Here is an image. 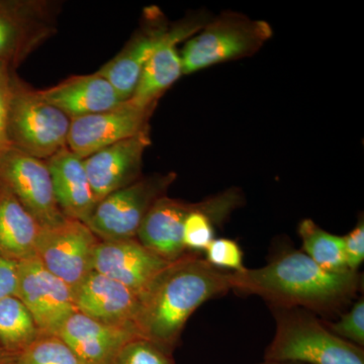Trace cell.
I'll use <instances>...</instances> for the list:
<instances>
[{
  "label": "cell",
  "instance_id": "cell-30",
  "mask_svg": "<svg viewBox=\"0 0 364 364\" xmlns=\"http://www.w3.org/2000/svg\"><path fill=\"white\" fill-rule=\"evenodd\" d=\"M344 255L347 268L350 272H358L364 260V222L363 217L358 225L343 237Z\"/></svg>",
  "mask_w": 364,
  "mask_h": 364
},
{
  "label": "cell",
  "instance_id": "cell-9",
  "mask_svg": "<svg viewBox=\"0 0 364 364\" xmlns=\"http://www.w3.org/2000/svg\"><path fill=\"white\" fill-rule=\"evenodd\" d=\"M98 242L85 224L66 219L58 226L41 229L36 257L74 289L92 272Z\"/></svg>",
  "mask_w": 364,
  "mask_h": 364
},
{
  "label": "cell",
  "instance_id": "cell-17",
  "mask_svg": "<svg viewBox=\"0 0 364 364\" xmlns=\"http://www.w3.org/2000/svg\"><path fill=\"white\" fill-rule=\"evenodd\" d=\"M51 174L57 205L67 219L86 224L97 202L93 196L82 158L68 147L46 160Z\"/></svg>",
  "mask_w": 364,
  "mask_h": 364
},
{
  "label": "cell",
  "instance_id": "cell-1",
  "mask_svg": "<svg viewBox=\"0 0 364 364\" xmlns=\"http://www.w3.org/2000/svg\"><path fill=\"white\" fill-rule=\"evenodd\" d=\"M230 287L237 294H255L269 306L301 308L316 315L338 313L360 291L363 274L322 269L306 253L284 247L265 267L229 272Z\"/></svg>",
  "mask_w": 364,
  "mask_h": 364
},
{
  "label": "cell",
  "instance_id": "cell-5",
  "mask_svg": "<svg viewBox=\"0 0 364 364\" xmlns=\"http://www.w3.org/2000/svg\"><path fill=\"white\" fill-rule=\"evenodd\" d=\"M70 126V117L11 76L7 129L11 148L46 161L67 148Z\"/></svg>",
  "mask_w": 364,
  "mask_h": 364
},
{
  "label": "cell",
  "instance_id": "cell-15",
  "mask_svg": "<svg viewBox=\"0 0 364 364\" xmlns=\"http://www.w3.org/2000/svg\"><path fill=\"white\" fill-rule=\"evenodd\" d=\"M73 293L77 312L105 325L136 333L140 299L124 284L92 270Z\"/></svg>",
  "mask_w": 364,
  "mask_h": 364
},
{
  "label": "cell",
  "instance_id": "cell-2",
  "mask_svg": "<svg viewBox=\"0 0 364 364\" xmlns=\"http://www.w3.org/2000/svg\"><path fill=\"white\" fill-rule=\"evenodd\" d=\"M231 291L229 272L188 253L163 269L139 298L136 333L173 353L184 326L203 303Z\"/></svg>",
  "mask_w": 364,
  "mask_h": 364
},
{
  "label": "cell",
  "instance_id": "cell-6",
  "mask_svg": "<svg viewBox=\"0 0 364 364\" xmlns=\"http://www.w3.org/2000/svg\"><path fill=\"white\" fill-rule=\"evenodd\" d=\"M272 37V26L265 21L251 20L241 14H222L184 45L181 52L183 74L252 56Z\"/></svg>",
  "mask_w": 364,
  "mask_h": 364
},
{
  "label": "cell",
  "instance_id": "cell-13",
  "mask_svg": "<svg viewBox=\"0 0 364 364\" xmlns=\"http://www.w3.org/2000/svg\"><path fill=\"white\" fill-rule=\"evenodd\" d=\"M171 262L162 259L136 238L98 242L93 270L130 289L140 298Z\"/></svg>",
  "mask_w": 364,
  "mask_h": 364
},
{
  "label": "cell",
  "instance_id": "cell-11",
  "mask_svg": "<svg viewBox=\"0 0 364 364\" xmlns=\"http://www.w3.org/2000/svg\"><path fill=\"white\" fill-rule=\"evenodd\" d=\"M0 181L41 227H56L67 219L57 205L51 174L45 160L11 148L0 160Z\"/></svg>",
  "mask_w": 364,
  "mask_h": 364
},
{
  "label": "cell",
  "instance_id": "cell-10",
  "mask_svg": "<svg viewBox=\"0 0 364 364\" xmlns=\"http://www.w3.org/2000/svg\"><path fill=\"white\" fill-rule=\"evenodd\" d=\"M14 296L32 314L42 335H57L76 312L73 289L50 272L37 257L18 262Z\"/></svg>",
  "mask_w": 364,
  "mask_h": 364
},
{
  "label": "cell",
  "instance_id": "cell-25",
  "mask_svg": "<svg viewBox=\"0 0 364 364\" xmlns=\"http://www.w3.org/2000/svg\"><path fill=\"white\" fill-rule=\"evenodd\" d=\"M6 364H82L71 349L56 335H41L18 353L11 354Z\"/></svg>",
  "mask_w": 364,
  "mask_h": 364
},
{
  "label": "cell",
  "instance_id": "cell-14",
  "mask_svg": "<svg viewBox=\"0 0 364 364\" xmlns=\"http://www.w3.org/2000/svg\"><path fill=\"white\" fill-rule=\"evenodd\" d=\"M150 144V129H147L83 159L97 203L141 178L144 153Z\"/></svg>",
  "mask_w": 364,
  "mask_h": 364
},
{
  "label": "cell",
  "instance_id": "cell-20",
  "mask_svg": "<svg viewBox=\"0 0 364 364\" xmlns=\"http://www.w3.org/2000/svg\"><path fill=\"white\" fill-rule=\"evenodd\" d=\"M41 229L39 223L0 181V256L16 262L36 257Z\"/></svg>",
  "mask_w": 364,
  "mask_h": 364
},
{
  "label": "cell",
  "instance_id": "cell-18",
  "mask_svg": "<svg viewBox=\"0 0 364 364\" xmlns=\"http://www.w3.org/2000/svg\"><path fill=\"white\" fill-rule=\"evenodd\" d=\"M193 203L164 196L144 218L136 238L146 248L174 262L188 254L183 244V224Z\"/></svg>",
  "mask_w": 364,
  "mask_h": 364
},
{
  "label": "cell",
  "instance_id": "cell-33",
  "mask_svg": "<svg viewBox=\"0 0 364 364\" xmlns=\"http://www.w3.org/2000/svg\"><path fill=\"white\" fill-rule=\"evenodd\" d=\"M9 354L0 347V364H6Z\"/></svg>",
  "mask_w": 364,
  "mask_h": 364
},
{
  "label": "cell",
  "instance_id": "cell-23",
  "mask_svg": "<svg viewBox=\"0 0 364 364\" xmlns=\"http://www.w3.org/2000/svg\"><path fill=\"white\" fill-rule=\"evenodd\" d=\"M41 332L32 314L16 296L0 301V347L9 355L35 342Z\"/></svg>",
  "mask_w": 364,
  "mask_h": 364
},
{
  "label": "cell",
  "instance_id": "cell-12",
  "mask_svg": "<svg viewBox=\"0 0 364 364\" xmlns=\"http://www.w3.org/2000/svg\"><path fill=\"white\" fill-rule=\"evenodd\" d=\"M156 107H136L128 100L111 111L72 119L67 147L85 159L149 129L150 117Z\"/></svg>",
  "mask_w": 364,
  "mask_h": 364
},
{
  "label": "cell",
  "instance_id": "cell-4",
  "mask_svg": "<svg viewBox=\"0 0 364 364\" xmlns=\"http://www.w3.org/2000/svg\"><path fill=\"white\" fill-rule=\"evenodd\" d=\"M207 13H196L169 26L156 6L144 11L142 25L121 52L105 64L97 73L107 79L123 102H128L135 91L144 67L159 48L168 42L189 39L210 21Z\"/></svg>",
  "mask_w": 364,
  "mask_h": 364
},
{
  "label": "cell",
  "instance_id": "cell-8",
  "mask_svg": "<svg viewBox=\"0 0 364 364\" xmlns=\"http://www.w3.org/2000/svg\"><path fill=\"white\" fill-rule=\"evenodd\" d=\"M59 4L0 0V61L18 65L57 32Z\"/></svg>",
  "mask_w": 364,
  "mask_h": 364
},
{
  "label": "cell",
  "instance_id": "cell-29",
  "mask_svg": "<svg viewBox=\"0 0 364 364\" xmlns=\"http://www.w3.org/2000/svg\"><path fill=\"white\" fill-rule=\"evenodd\" d=\"M11 67L0 61V160L11 146L9 140V114L11 95Z\"/></svg>",
  "mask_w": 364,
  "mask_h": 364
},
{
  "label": "cell",
  "instance_id": "cell-27",
  "mask_svg": "<svg viewBox=\"0 0 364 364\" xmlns=\"http://www.w3.org/2000/svg\"><path fill=\"white\" fill-rule=\"evenodd\" d=\"M327 329L340 338L363 347L364 345V299L363 296L353 304L348 313L343 314L338 322L323 321Z\"/></svg>",
  "mask_w": 364,
  "mask_h": 364
},
{
  "label": "cell",
  "instance_id": "cell-26",
  "mask_svg": "<svg viewBox=\"0 0 364 364\" xmlns=\"http://www.w3.org/2000/svg\"><path fill=\"white\" fill-rule=\"evenodd\" d=\"M109 364H176L172 353L148 341L136 338L127 343Z\"/></svg>",
  "mask_w": 364,
  "mask_h": 364
},
{
  "label": "cell",
  "instance_id": "cell-24",
  "mask_svg": "<svg viewBox=\"0 0 364 364\" xmlns=\"http://www.w3.org/2000/svg\"><path fill=\"white\" fill-rule=\"evenodd\" d=\"M298 231L303 243L301 251L322 269L332 273L350 272L345 261L343 237L328 233L310 219L299 223Z\"/></svg>",
  "mask_w": 364,
  "mask_h": 364
},
{
  "label": "cell",
  "instance_id": "cell-21",
  "mask_svg": "<svg viewBox=\"0 0 364 364\" xmlns=\"http://www.w3.org/2000/svg\"><path fill=\"white\" fill-rule=\"evenodd\" d=\"M242 202L241 191L231 188L193 203L183 224V244L188 253L205 252L215 239V227L222 225Z\"/></svg>",
  "mask_w": 364,
  "mask_h": 364
},
{
  "label": "cell",
  "instance_id": "cell-31",
  "mask_svg": "<svg viewBox=\"0 0 364 364\" xmlns=\"http://www.w3.org/2000/svg\"><path fill=\"white\" fill-rule=\"evenodd\" d=\"M18 282V262L0 256V301L14 296Z\"/></svg>",
  "mask_w": 364,
  "mask_h": 364
},
{
  "label": "cell",
  "instance_id": "cell-7",
  "mask_svg": "<svg viewBox=\"0 0 364 364\" xmlns=\"http://www.w3.org/2000/svg\"><path fill=\"white\" fill-rule=\"evenodd\" d=\"M176 178L174 172L141 177L98 202L86 226L100 241L136 238L144 218Z\"/></svg>",
  "mask_w": 364,
  "mask_h": 364
},
{
  "label": "cell",
  "instance_id": "cell-22",
  "mask_svg": "<svg viewBox=\"0 0 364 364\" xmlns=\"http://www.w3.org/2000/svg\"><path fill=\"white\" fill-rule=\"evenodd\" d=\"M176 42H168L154 53L144 67L138 85L129 102L140 107L157 105L160 97L183 75L181 53Z\"/></svg>",
  "mask_w": 364,
  "mask_h": 364
},
{
  "label": "cell",
  "instance_id": "cell-28",
  "mask_svg": "<svg viewBox=\"0 0 364 364\" xmlns=\"http://www.w3.org/2000/svg\"><path fill=\"white\" fill-rule=\"evenodd\" d=\"M203 253L205 259L218 269L238 272L245 268L240 245L232 239H214Z\"/></svg>",
  "mask_w": 364,
  "mask_h": 364
},
{
  "label": "cell",
  "instance_id": "cell-3",
  "mask_svg": "<svg viewBox=\"0 0 364 364\" xmlns=\"http://www.w3.org/2000/svg\"><path fill=\"white\" fill-rule=\"evenodd\" d=\"M277 330L264 360L305 364H364L363 347L340 338L316 314L301 308L270 306Z\"/></svg>",
  "mask_w": 364,
  "mask_h": 364
},
{
  "label": "cell",
  "instance_id": "cell-16",
  "mask_svg": "<svg viewBox=\"0 0 364 364\" xmlns=\"http://www.w3.org/2000/svg\"><path fill=\"white\" fill-rule=\"evenodd\" d=\"M58 336L82 364H109L136 333L105 325L83 314H72L62 326Z\"/></svg>",
  "mask_w": 364,
  "mask_h": 364
},
{
  "label": "cell",
  "instance_id": "cell-19",
  "mask_svg": "<svg viewBox=\"0 0 364 364\" xmlns=\"http://www.w3.org/2000/svg\"><path fill=\"white\" fill-rule=\"evenodd\" d=\"M39 93L71 119L111 111L124 102L109 81L97 72L73 76Z\"/></svg>",
  "mask_w": 364,
  "mask_h": 364
},
{
  "label": "cell",
  "instance_id": "cell-32",
  "mask_svg": "<svg viewBox=\"0 0 364 364\" xmlns=\"http://www.w3.org/2000/svg\"><path fill=\"white\" fill-rule=\"evenodd\" d=\"M258 364H305L301 363H294V361H277V360H264Z\"/></svg>",
  "mask_w": 364,
  "mask_h": 364
}]
</instances>
